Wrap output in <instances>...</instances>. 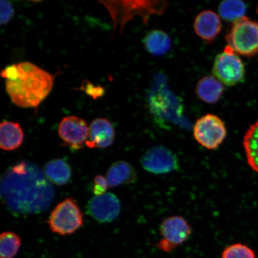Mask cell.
Returning <instances> with one entry per match:
<instances>
[{"label":"cell","instance_id":"obj_1","mask_svg":"<svg viewBox=\"0 0 258 258\" xmlns=\"http://www.w3.org/2000/svg\"><path fill=\"white\" fill-rule=\"evenodd\" d=\"M44 174L32 164H16L3 176L2 196L11 211L36 214L49 207L54 191Z\"/></svg>","mask_w":258,"mask_h":258},{"label":"cell","instance_id":"obj_2","mask_svg":"<svg viewBox=\"0 0 258 258\" xmlns=\"http://www.w3.org/2000/svg\"><path fill=\"white\" fill-rule=\"evenodd\" d=\"M6 90L11 101L19 107H37L52 90L53 77L30 62L13 64L2 70Z\"/></svg>","mask_w":258,"mask_h":258},{"label":"cell","instance_id":"obj_3","mask_svg":"<svg viewBox=\"0 0 258 258\" xmlns=\"http://www.w3.org/2000/svg\"><path fill=\"white\" fill-rule=\"evenodd\" d=\"M107 9L114 25H120L122 30L127 22L136 16L144 19V22L147 24L148 17L154 14H162L165 10V2L148 1H120L101 2Z\"/></svg>","mask_w":258,"mask_h":258},{"label":"cell","instance_id":"obj_4","mask_svg":"<svg viewBox=\"0 0 258 258\" xmlns=\"http://www.w3.org/2000/svg\"><path fill=\"white\" fill-rule=\"evenodd\" d=\"M225 38L227 46L237 54L252 57L258 54V23L246 16L234 22Z\"/></svg>","mask_w":258,"mask_h":258},{"label":"cell","instance_id":"obj_5","mask_svg":"<svg viewBox=\"0 0 258 258\" xmlns=\"http://www.w3.org/2000/svg\"><path fill=\"white\" fill-rule=\"evenodd\" d=\"M48 223L54 233L63 236L72 234L83 225V213L73 199L68 198L51 212Z\"/></svg>","mask_w":258,"mask_h":258},{"label":"cell","instance_id":"obj_6","mask_svg":"<svg viewBox=\"0 0 258 258\" xmlns=\"http://www.w3.org/2000/svg\"><path fill=\"white\" fill-rule=\"evenodd\" d=\"M224 122L217 115L208 114L196 122L193 136L198 143L205 149L215 150L223 143L227 137Z\"/></svg>","mask_w":258,"mask_h":258},{"label":"cell","instance_id":"obj_7","mask_svg":"<svg viewBox=\"0 0 258 258\" xmlns=\"http://www.w3.org/2000/svg\"><path fill=\"white\" fill-rule=\"evenodd\" d=\"M160 232L161 238L156 246L161 250L171 252L188 239L192 228L181 216H172L161 222Z\"/></svg>","mask_w":258,"mask_h":258},{"label":"cell","instance_id":"obj_8","mask_svg":"<svg viewBox=\"0 0 258 258\" xmlns=\"http://www.w3.org/2000/svg\"><path fill=\"white\" fill-rule=\"evenodd\" d=\"M213 74L223 85L232 86L243 80L245 68L238 54L227 46L224 52L216 56Z\"/></svg>","mask_w":258,"mask_h":258},{"label":"cell","instance_id":"obj_9","mask_svg":"<svg viewBox=\"0 0 258 258\" xmlns=\"http://www.w3.org/2000/svg\"><path fill=\"white\" fill-rule=\"evenodd\" d=\"M141 162L145 170L157 175L172 172L179 167L175 154L163 146L154 147L147 150Z\"/></svg>","mask_w":258,"mask_h":258},{"label":"cell","instance_id":"obj_10","mask_svg":"<svg viewBox=\"0 0 258 258\" xmlns=\"http://www.w3.org/2000/svg\"><path fill=\"white\" fill-rule=\"evenodd\" d=\"M58 134L64 143L78 150L88 141L89 126L83 119L76 116H67L60 121L58 126Z\"/></svg>","mask_w":258,"mask_h":258},{"label":"cell","instance_id":"obj_11","mask_svg":"<svg viewBox=\"0 0 258 258\" xmlns=\"http://www.w3.org/2000/svg\"><path fill=\"white\" fill-rule=\"evenodd\" d=\"M90 216L102 223L111 222L118 217L121 204L117 197L112 193L95 196L90 200L88 206Z\"/></svg>","mask_w":258,"mask_h":258},{"label":"cell","instance_id":"obj_12","mask_svg":"<svg viewBox=\"0 0 258 258\" xmlns=\"http://www.w3.org/2000/svg\"><path fill=\"white\" fill-rule=\"evenodd\" d=\"M115 131L111 122L105 118L93 120L89 126V134L86 145L90 148L110 147L115 139Z\"/></svg>","mask_w":258,"mask_h":258},{"label":"cell","instance_id":"obj_13","mask_svg":"<svg viewBox=\"0 0 258 258\" xmlns=\"http://www.w3.org/2000/svg\"><path fill=\"white\" fill-rule=\"evenodd\" d=\"M194 28L200 38L207 43H211L220 33L222 22L220 18L215 12L205 11L197 16Z\"/></svg>","mask_w":258,"mask_h":258},{"label":"cell","instance_id":"obj_14","mask_svg":"<svg viewBox=\"0 0 258 258\" xmlns=\"http://www.w3.org/2000/svg\"><path fill=\"white\" fill-rule=\"evenodd\" d=\"M137 177L134 167L124 161H118L113 163L106 174L109 187L111 188L134 183Z\"/></svg>","mask_w":258,"mask_h":258},{"label":"cell","instance_id":"obj_15","mask_svg":"<svg viewBox=\"0 0 258 258\" xmlns=\"http://www.w3.org/2000/svg\"><path fill=\"white\" fill-rule=\"evenodd\" d=\"M23 128L18 122L4 121L0 124V147L5 151H14L23 143Z\"/></svg>","mask_w":258,"mask_h":258},{"label":"cell","instance_id":"obj_16","mask_svg":"<svg viewBox=\"0 0 258 258\" xmlns=\"http://www.w3.org/2000/svg\"><path fill=\"white\" fill-rule=\"evenodd\" d=\"M224 92L223 84L212 76H206L199 80L196 87V94L202 101L215 104Z\"/></svg>","mask_w":258,"mask_h":258},{"label":"cell","instance_id":"obj_17","mask_svg":"<svg viewBox=\"0 0 258 258\" xmlns=\"http://www.w3.org/2000/svg\"><path fill=\"white\" fill-rule=\"evenodd\" d=\"M44 174L49 181L59 186L66 185L72 178V170L69 163L61 159L48 161L44 167Z\"/></svg>","mask_w":258,"mask_h":258},{"label":"cell","instance_id":"obj_18","mask_svg":"<svg viewBox=\"0 0 258 258\" xmlns=\"http://www.w3.org/2000/svg\"><path fill=\"white\" fill-rule=\"evenodd\" d=\"M243 147L248 164L258 174V120L245 134Z\"/></svg>","mask_w":258,"mask_h":258},{"label":"cell","instance_id":"obj_19","mask_svg":"<svg viewBox=\"0 0 258 258\" xmlns=\"http://www.w3.org/2000/svg\"><path fill=\"white\" fill-rule=\"evenodd\" d=\"M144 44L148 52L154 55L160 56L169 50L171 40L166 32L161 30H153L145 37Z\"/></svg>","mask_w":258,"mask_h":258},{"label":"cell","instance_id":"obj_20","mask_svg":"<svg viewBox=\"0 0 258 258\" xmlns=\"http://www.w3.org/2000/svg\"><path fill=\"white\" fill-rule=\"evenodd\" d=\"M246 5L238 0H227L221 3L219 14L221 17L228 22H236L244 16Z\"/></svg>","mask_w":258,"mask_h":258},{"label":"cell","instance_id":"obj_21","mask_svg":"<svg viewBox=\"0 0 258 258\" xmlns=\"http://www.w3.org/2000/svg\"><path fill=\"white\" fill-rule=\"evenodd\" d=\"M22 244L20 237L13 232H4L0 236V258H14Z\"/></svg>","mask_w":258,"mask_h":258},{"label":"cell","instance_id":"obj_22","mask_svg":"<svg viewBox=\"0 0 258 258\" xmlns=\"http://www.w3.org/2000/svg\"><path fill=\"white\" fill-rule=\"evenodd\" d=\"M221 258H256V255L254 251L246 245L235 243L225 248Z\"/></svg>","mask_w":258,"mask_h":258},{"label":"cell","instance_id":"obj_23","mask_svg":"<svg viewBox=\"0 0 258 258\" xmlns=\"http://www.w3.org/2000/svg\"><path fill=\"white\" fill-rule=\"evenodd\" d=\"M1 13H0V24L2 25L8 24L15 15V9L11 2L8 1H1L0 2Z\"/></svg>","mask_w":258,"mask_h":258},{"label":"cell","instance_id":"obj_24","mask_svg":"<svg viewBox=\"0 0 258 258\" xmlns=\"http://www.w3.org/2000/svg\"><path fill=\"white\" fill-rule=\"evenodd\" d=\"M109 187L108 182L106 177L102 175H97L94 179V188L93 193L95 196H99L106 193Z\"/></svg>","mask_w":258,"mask_h":258},{"label":"cell","instance_id":"obj_25","mask_svg":"<svg viewBox=\"0 0 258 258\" xmlns=\"http://www.w3.org/2000/svg\"><path fill=\"white\" fill-rule=\"evenodd\" d=\"M87 83L88 85L86 86L85 89L87 94L92 96L93 98L96 99L101 96L104 93V90L101 87H95L89 82Z\"/></svg>","mask_w":258,"mask_h":258},{"label":"cell","instance_id":"obj_26","mask_svg":"<svg viewBox=\"0 0 258 258\" xmlns=\"http://www.w3.org/2000/svg\"><path fill=\"white\" fill-rule=\"evenodd\" d=\"M257 15H258V5H257Z\"/></svg>","mask_w":258,"mask_h":258}]
</instances>
